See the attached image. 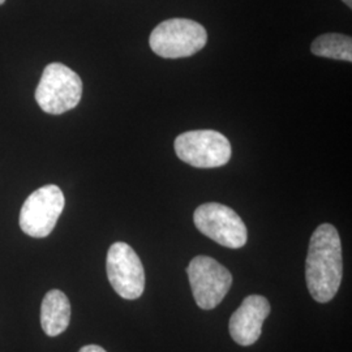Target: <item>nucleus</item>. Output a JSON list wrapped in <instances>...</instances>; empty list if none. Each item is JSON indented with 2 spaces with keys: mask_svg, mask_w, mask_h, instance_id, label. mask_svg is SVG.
<instances>
[{
  "mask_svg": "<svg viewBox=\"0 0 352 352\" xmlns=\"http://www.w3.org/2000/svg\"><path fill=\"white\" fill-rule=\"evenodd\" d=\"M343 277L342 244L337 228L324 223L317 227L309 241L305 261V279L316 302H330L338 292Z\"/></svg>",
  "mask_w": 352,
  "mask_h": 352,
  "instance_id": "nucleus-1",
  "label": "nucleus"
},
{
  "mask_svg": "<svg viewBox=\"0 0 352 352\" xmlns=\"http://www.w3.org/2000/svg\"><path fill=\"white\" fill-rule=\"evenodd\" d=\"M206 42L205 28L188 19L164 20L154 28L149 38L153 52L164 59L189 58L201 51Z\"/></svg>",
  "mask_w": 352,
  "mask_h": 352,
  "instance_id": "nucleus-2",
  "label": "nucleus"
},
{
  "mask_svg": "<svg viewBox=\"0 0 352 352\" xmlns=\"http://www.w3.org/2000/svg\"><path fill=\"white\" fill-rule=\"evenodd\" d=\"M82 97V81L69 67L51 63L43 69L36 89L38 106L51 115L74 110Z\"/></svg>",
  "mask_w": 352,
  "mask_h": 352,
  "instance_id": "nucleus-3",
  "label": "nucleus"
},
{
  "mask_svg": "<svg viewBox=\"0 0 352 352\" xmlns=\"http://www.w3.org/2000/svg\"><path fill=\"white\" fill-rule=\"evenodd\" d=\"M176 155L197 168H215L228 164L231 144L222 133L212 129L189 131L175 140Z\"/></svg>",
  "mask_w": 352,
  "mask_h": 352,
  "instance_id": "nucleus-4",
  "label": "nucleus"
},
{
  "mask_svg": "<svg viewBox=\"0 0 352 352\" xmlns=\"http://www.w3.org/2000/svg\"><path fill=\"white\" fill-rule=\"evenodd\" d=\"M193 221L205 236L231 250H239L247 243V227L231 208L218 202H208L199 206Z\"/></svg>",
  "mask_w": 352,
  "mask_h": 352,
  "instance_id": "nucleus-5",
  "label": "nucleus"
},
{
  "mask_svg": "<svg viewBox=\"0 0 352 352\" xmlns=\"http://www.w3.org/2000/svg\"><path fill=\"white\" fill-rule=\"evenodd\" d=\"M63 192L58 186L49 184L34 190L20 210V227L32 238H46L56 226L63 213Z\"/></svg>",
  "mask_w": 352,
  "mask_h": 352,
  "instance_id": "nucleus-6",
  "label": "nucleus"
},
{
  "mask_svg": "<svg viewBox=\"0 0 352 352\" xmlns=\"http://www.w3.org/2000/svg\"><path fill=\"white\" fill-rule=\"evenodd\" d=\"M187 274L195 302L205 311L221 304L232 286L228 269L208 256L195 257L189 263Z\"/></svg>",
  "mask_w": 352,
  "mask_h": 352,
  "instance_id": "nucleus-7",
  "label": "nucleus"
},
{
  "mask_svg": "<svg viewBox=\"0 0 352 352\" xmlns=\"http://www.w3.org/2000/svg\"><path fill=\"white\" fill-rule=\"evenodd\" d=\"M107 277L115 292L126 300L139 299L145 289V270L138 253L123 241L113 243L107 252Z\"/></svg>",
  "mask_w": 352,
  "mask_h": 352,
  "instance_id": "nucleus-8",
  "label": "nucleus"
},
{
  "mask_svg": "<svg viewBox=\"0 0 352 352\" xmlns=\"http://www.w3.org/2000/svg\"><path fill=\"white\" fill-rule=\"evenodd\" d=\"M270 315V302L261 295L247 296L230 318V334L240 346H252L261 337L264 321Z\"/></svg>",
  "mask_w": 352,
  "mask_h": 352,
  "instance_id": "nucleus-9",
  "label": "nucleus"
},
{
  "mask_svg": "<svg viewBox=\"0 0 352 352\" xmlns=\"http://www.w3.org/2000/svg\"><path fill=\"white\" fill-rule=\"evenodd\" d=\"M71 321V302L59 289H51L41 304V327L49 337H58Z\"/></svg>",
  "mask_w": 352,
  "mask_h": 352,
  "instance_id": "nucleus-10",
  "label": "nucleus"
},
{
  "mask_svg": "<svg viewBox=\"0 0 352 352\" xmlns=\"http://www.w3.org/2000/svg\"><path fill=\"white\" fill-rule=\"evenodd\" d=\"M311 51L316 56L352 62V39L350 36L327 33L316 38L311 46Z\"/></svg>",
  "mask_w": 352,
  "mask_h": 352,
  "instance_id": "nucleus-11",
  "label": "nucleus"
},
{
  "mask_svg": "<svg viewBox=\"0 0 352 352\" xmlns=\"http://www.w3.org/2000/svg\"><path fill=\"white\" fill-rule=\"evenodd\" d=\"M78 352H107L104 349H102L101 346H97V344H88V346H84L81 350Z\"/></svg>",
  "mask_w": 352,
  "mask_h": 352,
  "instance_id": "nucleus-12",
  "label": "nucleus"
},
{
  "mask_svg": "<svg viewBox=\"0 0 352 352\" xmlns=\"http://www.w3.org/2000/svg\"><path fill=\"white\" fill-rule=\"evenodd\" d=\"M347 7H350V8H352V0H342Z\"/></svg>",
  "mask_w": 352,
  "mask_h": 352,
  "instance_id": "nucleus-13",
  "label": "nucleus"
},
{
  "mask_svg": "<svg viewBox=\"0 0 352 352\" xmlns=\"http://www.w3.org/2000/svg\"><path fill=\"white\" fill-rule=\"evenodd\" d=\"M4 3H6V0H0V6H1V4H4Z\"/></svg>",
  "mask_w": 352,
  "mask_h": 352,
  "instance_id": "nucleus-14",
  "label": "nucleus"
}]
</instances>
